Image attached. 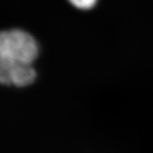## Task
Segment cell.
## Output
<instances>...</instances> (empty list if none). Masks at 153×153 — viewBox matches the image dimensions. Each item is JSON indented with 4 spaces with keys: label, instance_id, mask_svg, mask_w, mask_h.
<instances>
[{
    "label": "cell",
    "instance_id": "obj_1",
    "mask_svg": "<svg viewBox=\"0 0 153 153\" xmlns=\"http://www.w3.org/2000/svg\"><path fill=\"white\" fill-rule=\"evenodd\" d=\"M38 45L34 37L22 30L0 32V83L17 87L34 82V62Z\"/></svg>",
    "mask_w": 153,
    "mask_h": 153
},
{
    "label": "cell",
    "instance_id": "obj_2",
    "mask_svg": "<svg viewBox=\"0 0 153 153\" xmlns=\"http://www.w3.org/2000/svg\"><path fill=\"white\" fill-rule=\"evenodd\" d=\"M74 7L80 10H89L94 7L98 0H68Z\"/></svg>",
    "mask_w": 153,
    "mask_h": 153
}]
</instances>
